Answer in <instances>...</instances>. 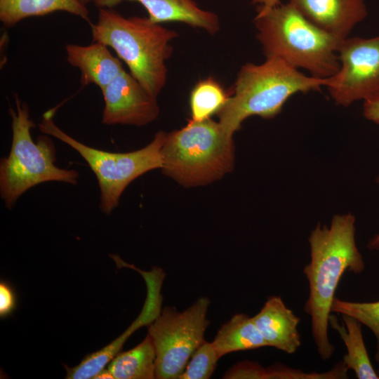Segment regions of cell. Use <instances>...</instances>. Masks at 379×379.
Masks as SVG:
<instances>
[{"instance_id":"cell-5","label":"cell","mask_w":379,"mask_h":379,"mask_svg":"<svg viewBox=\"0 0 379 379\" xmlns=\"http://www.w3.org/2000/svg\"><path fill=\"white\" fill-rule=\"evenodd\" d=\"M161 154L163 172L186 187L220 179L234 163L232 137L211 119H191L181 129L167 133Z\"/></svg>"},{"instance_id":"cell-16","label":"cell","mask_w":379,"mask_h":379,"mask_svg":"<svg viewBox=\"0 0 379 379\" xmlns=\"http://www.w3.org/2000/svg\"><path fill=\"white\" fill-rule=\"evenodd\" d=\"M340 324L335 315L331 314L329 326L335 330L344 342L347 353L343 361L352 370L358 379H379L373 368L364 340L361 324L354 317L342 314Z\"/></svg>"},{"instance_id":"cell-17","label":"cell","mask_w":379,"mask_h":379,"mask_svg":"<svg viewBox=\"0 0 379 379\" xmlns=\"http://www.w3.org/2000/svg\"><path fill=\"white\" fill-rule=\"evenodd\" d=\"M64 11L88 20L89 11L79 0H0V20L5 27L21 20Z\"/></svg>"},{"instance_id":"cell-2","label":"cell","mask_w":379,"mask_h":379,"mask_svg":"<svg viewBox=\"0 0 379 379\" xmlns=\"http://www.w3.org/2000/svg\"><path fill=\"white\" fill-rule=\"evenodd\" d=\"M91 28L93 41L112 48L131 75L157 98L166 83L170 42L178 34L149 18H125L111 8H99L98 20Z\"/></svg>"},{"instance_id":"cell-15","label":"cell","mask_w":379,"mask_h":379,"mask_svg":"<svg viewBox=\"0 0 379 379\" xmlns=\"http://www.w3.org/2000/svg\"><path fill=\"white\" fill-rule=\"evenodd\" d=\"M108 46L97 41L88 46L67 44V61L81 72L83 86L93 84L102 91L124 69L121 61L109 51Z\"/></svg>"},{"instance_id":"cell-24","label":"cell","mask_w":379,"mask_h":379,"mask_svg":"<svg viewBox=\"0 0 379 379\" xmlns=\"http://www.w3.org/2000/svg\"><path fill=\"white\" fill-rule=\"evenodd\" d=\"M17 297L13 286L6 281L0 283V317L6 318L16 308Z\"/></svg>"},{"instance_id":"cell-27","label":"cell","mask_w":379,"mask_h":379,"mask_svg":"<svg viewBox=\"0 0 379 379\" xmlns=\"http://www.w3.org/2000/svg\"><path fill=\"white\" fill-rule=\"evenodd\" d=\"M377 182L379 183V176L377 178ZM367 247L371 251H379V233L369 240Z\"/></svg>"},{"instance_id":"cell-9","label":"cell","mask_w":379,"mask_h":379,"mask_svg":"<svg viewBox=\"0 0 379 379\" xmlns=\"http://www.w3.org/2000/svg\"><path fill=\"white\" fill-rule=\"evenodd\" d=\"M338 55L340 69L326 86L336 104L347 107L379 93V36L343 39Z\"/></svg>"},{"instance_id":"cell-6","label":"cell","mask_w":379,"mask_h":379,"mask_svg":"<svg viewBox=\"0 0 379 379\" xmlns=\"http://www.w3.org/2000/svg\"><path fill=\"white\" fill-rule=\"evenodd\" d=\"M15 109L11 108L12 142L9 154L0 162V194L6 206H15L29 189L45 182L58 181L76 185L79 173L55 165L56 152L53 141L39 136L34 142L31 129L34 126L27 105L15 95Z\"/></svg>"},{"instance_id":"cell-23","label":"cell","mask_w":379,"mask_h":379,"mask_svg":"<svg viewBox=\"0 0 379 379\" xmlns=\"http://www.w3.org/2000/svg\"><path fill=\"white\" fill-rule=\"evenodd\" d=\"M265 368L248 360L236 364L223 376V378L227 379H265Z\"/></svg>"},{"instance_id":"cell-14","label":"cell","mask_w":379,"mask_h":379,"mask_svg":"<svg viewBox=\"0 0 379 379\" xmlns=\"http://www.w3.org/2000/svg\"><path fill=\"white\" fill-rule=\"evenodd\" d=\"M125 1L144 6L148 18L157 23L180 22L214 34L220 29L218 15L201 8L193 0H94L98 8H112Z\"/></svg>"},{"instance_id":"cell-22","label":"cell","mask_w":379,"mask_h":379,"mask_svg":"<svg viewBox=\"0 0 379 379\" xmlns=\"http://www.w3.org/2000/svg\"><path fill=\"white\" fill-rule=\"evenodd\" d=\"M220 357L211 343L204 341L192 354L179 379H208Z\"/></svg>"},{"instance_id":"cell-19","label":"cell","mask_w":379,"mask_h":379,"mask_svg":"<svg viewBox=\"0 0 379 379\" xmlns=\"http://www.w3.org/2000/svg\"><path fill=\"white\" fill-rule=\"evenodd\" d=\"M107 368L115 379L156 378V352L150 335L133 349L118 353Z\"/></svg>"},{"instance_id":"cell-30","label":"cell","mask_w":379,"mask_h":379,"mask_svg":"<svg viewBox=\"0 0 379 379\" xmlns=\"http://www.w3.org/2000/svg\"><path fill=\"white\" fill-rule=\"evenodd\" d=\"M377 374H378V377H379V368H378V371H377Z\"/></svg>"},{"instance_id":"cell-18","label":"cell","mask_w":379,"mask_h":379,"mask_svg":"<svg viewBox=\"0 0 379 379\" xmlns=\"http://www.w3.org/2000/svg\"><path fill=\"white\" fill-rule=\"evenodd\" d=\"M220 357L237 351L267 347L253 318L237 314L221 326L212 342Z\"/></svg>"},{"instance_id":"cell-29","label":"cell","mask_w":379,"mask_h":379,"mask_svg":"<svg viewBox=\"0 0 379 379\" xmlns=\"http://www.w3.org/2000/svg\"><path fill=\"white\" fill-rule=\"evenodd\" d=\"M82 4L86 6L87 4H88L91 1H93L94 0H79Z\"/></svg>"},{"instance_id":"cell-21","label":"cell","mask_w":379,"mask_h":379,"mask_svg":"<svg viewBox=\"0 0 379 379\" xmlns=\"http://www.w3.org/2000/svg\"><path fill=\"white\" fill-rule=\"evenodd\" d=\"M331 312L351 316L373 332L376 339L374 358L379 366V300L351 302L335 297L331 305Z\"/></svg>"},{"instance_id":"cell-10","label":"cell","mask_w":379,"mask_h":379,"mask_svg":"<svg viewBox=\"0 0 379 379\" xmlns=\"http://www.w3.org/2000/svg\"><path fill=\"white\" fill-rule=\"evenodd\" d=\"M118 267H128L139 272L144 279L147 286V298L141 313L132 324L117 338L98 350L87 354L76 366L69 368L65 366L67 379H90L109 364L118 354L124 343L137 329L148 326L161 311V285L165 277L163 270L154 267L149 272L142 271L133 265L124 262L120 258L117 260Z\"/></svg>"},{"instance_id":"cell-26","label":"cell","mask_w":379,"mask_h":379,"mask_svg":"<svg viewBox=\"0 0 379 379\" xmlns=\"http://www.w3.org/2000/svg\"><path fill=\"white\" fill-rule=\"evenodd\" d=\"M252 3L258 5L257 13H265L281 4L280 0H252Z\"/></svg>"},{"instance_id":"cell-12","label":"cell","mask_w":379,"mask_h":379,"mask_svg":"<svg viewBox=\"0 0 379 379\" xmlns=\"http://www.w3.org/2000/svg\"><path fill=\"white\" fill-rule=\"evenodd\" d=\"M312 24L341 39L367 15L364 0H290Z\"/></svg>"},{"instance_id":"cell-25","label":"cell","mask_w":379,"mask_h":379,"mask_svg":"<svg viewBox=\"0 0 379 379\" xmlns=\"http://www.w3.org/2000/svg\"><path fill=\"white\" fill-rule=\"evenodd\" d=\"M363 112L366 119L379 124V93L364 100Z\"/></svg>"},{"instance_id":"cell-13","label":"cell","mask_w":379,"mask_h":379,"mask_svg":"<svg viewBox=\"0 0 379 379\" xmlns=\"http://www.w3.org/2000/svg\"><path fill=\"white\" fill-rule=\"evenodd\" d=\"M252 318L267 347L288 354L295 353L300 347L301 338L298 328L300 319L280 296L269 297Z\"/></svg>"},{"instance_id":"cell-3","label":"cell","mask_w":379,"mask_h":379,"mask_svg":"<svg viewBox=\"0 0 379 379\" xmlns=\"http://www.w3.org/2000/svg\"><path fill=\"white\" fill-rule=\"evenodd\" d=\"M254 25L266 58H279L317 78L328 79L339 71L343 39L312 24L289 3L257 13Z\"/></svg>"},{"instance_id":"cell-20","label":"cell","mask_w":379,"mask_h":379,"mask_svg":"<svg viewBox=\"0 0 379 379\" xmlns=\"http://www.w3.org/2000/svg\"><path fill=\"white\" fill-rule=\"evenodd\" d=\"M230 95L213 77L199 81L192 88L190 96L192 119L203 121L211 119L223 107Z\"/></svg>"},{"instance_id":"cell-11","label":"cell","mask_w":379,"mask_h":379,"mask_svg":"<svg viewBox=\"0 0 379 379\" xmlns=\"http://www.w3.org/2000/svg\"><path fill=\"white\" fill-rule=\"evenodd\" d=\"M101 91L105 102L104 124L142 126L156 120L159 114L157 98L125 70Z\"/></svg>"},{"instance_id":"cell-4","label":"cell","mask_w":379,"mask_h":379,"mask_svg":"<svg viewBox=\"0 0 379 379\" xmlns=\"http://www.w3.org/2000/svg\"><path fill=\"white\" fill-rule=\"evenodd\" d=\"M328 79L307 77L277 58H266L259 65L245 64L239 71L232 93L218 113V123L232 137L246 118H272L291 95L319 91L326 86Z\"/></svg>"},{"instance_id":"cell-1","label":"cell","mask_w":379,"mask_h":379,"mask_svg":"<svg viewBox=\"0 0 379 379\" xmlns=\"http://www.w3.org/2000/svg\"><path fill=\"white\" fill-rule=\"evenodd\" d=\"M355 230L354 215H335L329 227L318 223L308 238L310 262L302 272L309 284V295L304 311L311 318L312 338L323 361L330 359L335 351L328 331L338 284L345 272L358 274L365 270Z\"/></svg>"},{"instance_id":"cell-28","label":"cell","mask_w":379,"mask_h":379,"mask_svg":"<svg viewBox=\"0 0 379 379\" xmlns=\"http://www.w3.org/2000/svg\"><path fill=\"white\" fill-rule=\"evenodd\" d=\"M98 378H111L114 379V376L112 373L107 368H103L100 372H98L94 377L93 379Z\"/></svg>"},{"instance_id":"cell-8","label":"cell","mask_w":379,"mask_h":379,"mask_svg":"<svg viewBox=\"0 0 379 379\" xmlns=\"http://www.w3.org/2000/svg\"><path fill=\"white\" fill-rule=\"evenodd\" d=\"M210 300L198 298L183 312L164 307L147 326L156 352V378L177 379L194 352L205 341Z\"/></svg>"},{"instance_id":"cell-7","label":"cell","mask_w":379,"mask_h":379,"mask_svg":"<svg viewBox=\"0 0 379 379\" xmlns=\"http://www.w3.org/2000/svg\"><path fill=\"white\" fill-rule=\"evenodd\" d=\"M54 112L44 114L39 130L67 144L86 161L95 173L100 190L101 211L107 215L118 206L127 186L142 174L162 167L161 149L166 135L157 132L145 147L126 153L106 152L87 146L58 128L53 120Z\"/></svg>"}]
</instances>
